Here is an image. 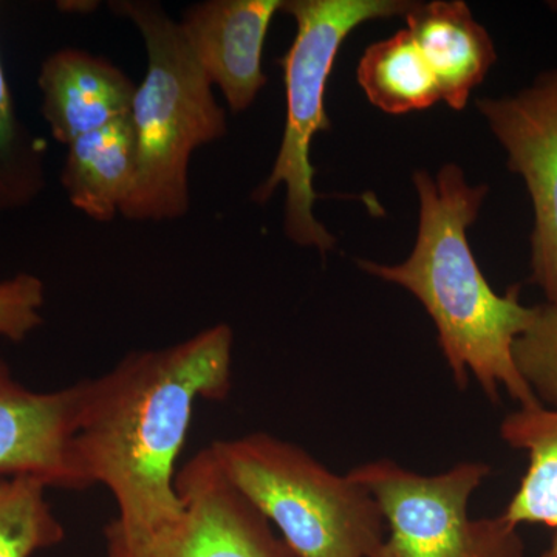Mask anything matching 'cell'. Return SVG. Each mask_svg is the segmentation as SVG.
<instances>
[{
	"mask_svg": "<svg viewBox=\"0 0 557 557\" xmlns=\"http://www.w3.org/2000/svg\"><path fill=\"white\" fill-rule=\"evenodd\" d=\"M281 0H207L178 22L190 51L233 112H244L267 84L263 46Z\"/></svg>",
	"mask_w": 557,
	"mask_h": 557,
	"instance_id": "30bf717a",
	"label": "cell"
},
{
	"mask_svg": "<svg viewBox=\"0 0 557 557\" xmlns=\"http://www.w3.org/2000/svg\"><path fill=\"white\" fill-rule=\"evenodd\" d=\"M175 487L178 518L146 533H127L112 520L104 528L106 557H293L209 448L178 469Z\"/></svg>",
	"mask_w": 557,
	"mask_h": 557,
	"instance_id": "52a82bcc",
	"label": "cell"
},
{
	"mask_svg": "<svg viewBox=\"0 0 557 557\" xmlns=\"http://www.w3.org/2000/svg\"><path fill=\"white\" fill-rule=\"evenodd\" d=\"M358 83L373 106L392 115L442 100L437 79L408 30L368 47L359 61Z\"/></svg>",
	"mask_w": 557,
	"mask_h": 557,
	"instance_id": "9a60e30c",
	"label": "cell"
},
{
	"mask_svg": "<svg viewBox=\"0 0 557 557\" xmlns=\"http://www.w3.org/2000/svg\"><path fill=\"white\" fill-rule=\"evenodd\" d=\"M500 437L511 448L525 450L528 469L504 516L520 523H542L555 530L541 557H557V409L539 405L508 413Z\"/></svg>",
	"mask_w": 557,
	"mask_h": 557,
	"instance_id": "5bb4252c",
	"label": "cell"
},
{
	"mask_svg": "<svg viewBox=\"0 0 557 557\" xmlns=\"http://www.w3.org/2000/svg\"><path fill=\"white\" fill-rule=\"evenodd\" d=\"M46 183V149L17 115L0 61V214L30 207Z\"/></svg>",
	"mask_w": 557,
	"mask_h": 557,
	"instance_id": "2e32d148",
	"label": "cell"
},
{
	"mask_svg": "<svg viewBox=\"0 0 557 557\" xmlns=\"http://www.w3.org/2000/svg\"><path fill=\"white\" fill-rule=\"evenodd\" d=\"M413 183L420 225L412 255L399 265L361 260L359 267L409 289L423 304L458 387H467L471 372L493 403L500 401L505 388L520 408L541 405L512 358L515 341L530 325L536 307L520 302L519 285L497 295L469 247L467 230L478 219L486 186L472 188L454 164L442 168L435 178L418 171Z\"/></svg>",
	"mask_w": 557,
	"mask_h": 557,
	"instance_id": "7a4b0ae2",
	"label": "cell"
},
{
	"mask_svg": "<svg viewBox=\"0 0 557 557\" xmlns=\"http://www.w3.org/2000/svg\"><path fill=\"white\" fill-rule=\"evenodd\" d=\"M408 32L437 79L442 100L465 109L471 91L496 64L493 39L461 0L412 3Z\"/></svg>",
	"mask_w": 557,
	"mask_h": 557,
	"instance_id": "7c38bea8",
	"label": "cell"
},
{
	"mask_svg": "<svg viewBox=\"0 0 557 557\" xmlns=\"http://www.w3.org/2000/svg\"><path fill=\"white\" fill-rule=\"evenodd\" d=\"M490 472L486 463H460L423 475L387 458L351 469L388 525L372 557H525L518 527L504 515L469 518V498Z\"/></svg>",
	"mask_w": 557,
	"mask_h": 557,
	"instance_id": "8992f818",
	"label": "cell"
},
{
	"mask_svg": "<svg viewBox=\"0 0 557 557\" xmlns=\"http://www.w3.org/2000/svg\"><path fill=\"white\" fill-rule=\"evenodd\" d=\"M233 346V329L212 325L81 380L73 456L87 490L102 485L112 494L121 530L146 533L178 518L177 458L194 406L228 397Z\"/></svg>",
	"mask_w": 557,
	"mask_h": 557,
	"instance_id": "6da1fadb",
	"label": "cell"
},
{
	"mask_svg": "<svg viewBox=\"0 0 557 557\" xmlns=\"http://www.w3.org/2000/svg\"><path fill=\"white\" fill-rule=\"evenodd\" d=\"M39 480L0 475V557H33L65 539Z\"/></svg>",
	"mask_w": 557,
	"mask_h": 557,
	"instance_id": "e0dca14e",
	"label": "cell"
},
{
	"mask_svg": "<svg viewBox=\"0 0 557 557\" xmlns=\"http://www.w3.org/2000/svg\"><path fill=\"white\" fill-rule=\"evenodd\" d=\"M478 108L525 180L534 209L531 282L557 300V70L512 97L479 100Z\"/></svg>",
	"mask_w": 557,
	"mask_h": 557,
	"instance_id": "ba28073f",
	"label": "cell"
},
{
	"mask_svg": "<svg viewBox=\"0 0 557 557\" xmlns=\"http://www.w3.org/2000/svg\"><path fill=\"white\" fill-rule=\"evenodd\" d=\"M137 177V141L131 116L67 146L61 185L73 208L110 222L129 199Z\"/></svg>",
	"mask_w": 557,
	"mask_h": 557,
	"instance_id": "4fadbf2b",
	"label": "cell"
},
{
	"mask_svg": "<svg viewBox=\"0 0 557 557\" xmlns=\"http://www.w3.org/2000/svg\"><path fill=\"white\" fill-rule=\"evenodd\" d=\"M145 40L148 67L135 91L131 120L137 177L120 214L134 222H168L189 211V161L201 146L225 137V110L190 51L178 22L150 0L109 3Z\"/></svg>",
	"mask_w": 557,
	"mask_h": 557,
	"instance_id": "3957f363",
	"label": "cell"
},
{
	"mask_svg": "<svg viewBox=\"0 0 557 557\" xmlns=\"http://www.w3.org/2000/svg\"><path fill=\"white\" fill-rule=\"evenodd\" d=\"M208 448L293 557H372L384 541L386 520L372 494L298 445L255 432Z\"/></svg>",
	"mask_w": 557,
	"mask_h": 557,
	"instance_id": "277c9868",
	"label": "cell"
},
{
	"mask_svg": "<svg viewBox=\"0 0 557 557\" xmlns=\"http://www.w3.org/2000/svg\"><path fill=\"white\" fill-rule=\"evenodd\" d=\"M38 86L44 121L64 146L131 116L137 91L123 70L78 49L50 54L40 65Z\"/></svg>",
	"mask_w": 557,
	"mask_h": 557,
	"instance_id": "8fae6325",
	"label": "cell"
},
{
	"mask_svg": "<svg viewBox=\"0 0 557 557\" xmlns=\"http://www.w3.org/2000/svg\"><path fill=\"white\" fill-rule=\"evenodd\" d=\"M79 401L81 381L58 391H32L0 359V475L87 490L73 456Z\"/></svg>",
	"mask_w": 557,
	"mask_h": 557,
	"instance_id": "9c48e42d",
	"label": "cell"
},
{
	"mask_svg": "<svg viewBox=\"0 0 557 557\" xmlns=\"http://www.w3.org/2000/svg\"><path fill=\"white\" fill-rule=\"evenodd\" d=\"M512 358L541 405L557 409V300L536 306L512 346Z\"/></svg>",
	"mask_w": 557,
	"mask_h": 557,
	"instance_id": "ac0fdd59",
	"label": "cell"
},
{
	"mask_svg": "<svg viewBox=\"0 0 557 557\" xmlns=\"http://www.w3.org/2000/svg\"><path fill=\"white\" fill-rule=\"evenodd\" d=\"M46 287L39 277L21 273L0 281V338L22 343L42 324Z\"/></svg>",
	"mask_w": 557,
	"mask_h": 557,
	"instance_id": "d6986e66",
	"label": "cell"
},
{
	"mask_svg": "<svg viewBox=\"0 0 557 557\" xmlns=\"http://www.w3.org/2000/svg\"><path fill=\"white\" fill-rule=\"evenodd\" d=\"M412 2L403 0H288L282 11L296 22L295 40L281 65L287 91L284 138L270 177L252 194L265 203L277 186L285 185L284 231L289 240L325 252L335 237L313 214L317 193L310 146L318 132L330 129L325 87L344 39L362 22L406 14Z\"/></svg>",
	"mask_w": 557,
	"mask_h": 557,
	"instance_id": "5b68a950",
	"label": "cell"
}]
</instances>
